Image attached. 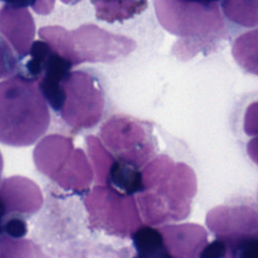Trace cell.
Wrapping results in <instances>:
<instances>
[{"instance_id":"9c48e42d","label":"cell","mask_w":258,"mask_h":258,"mask_svg":"<svg viewBox=\"0 0 258 258\" xmlns=\"http://www.w3.org/2000/svg\"><path fill=\"white\" fill-rule=\"evenodd\" d=\"M206 222L217 238L232 242L256 234L258 212L249 205H224L212 209Z\"/></svg>"},{"instance_id":"83f0119b","label":"cell","mask_w":258,"mask_h":258,"mask_svg":"<svg viewBox=\"0 0 258 258\" xmlns=\"http://www.w3.org/2000/svg\"><path fill=\"white\" fill-rule=\"evenodd\" d=\"M2 169H3V157L0 152V181H1V175H2Z\"/></svg>"},{"instance_id":"52a82bcc","label":"cell","mask_w":258,"mask_h":258,"mask_svg":"<svg viewBox=\"0 0 258 258\" xmlns=\"http://www.w3.org/2000/svg\"><path fill=\"white\" fill-rule=\"evenodd\" d=\"M76 64L110 62L134 50V40L114 34L94 24H84L70 31Z\"/></svg>"},{"instance_id":"2e32d148","label":"cell","mask_w":258,"mask_h":258,"mask_svg":"<svg viewBox=\"0 0 258 258\" xmlns=\"http://www.w3.org/2000/svg\"><path fill=\"white\" fill-rule=\"evenodd\" d=\"M232 54L245 72L258 76V27L235 39Z\"/></svg>"},{"instance_id":"f1b7e54d","label":"cell","mask_w":258,"mask_h":258,"mask_svg":"<svg viewBox=\"0 0 258 258\" xmlns=\"http://www.w3.org/2000/svg\"><path fill=\"white\" fill-rule=\"evenodd\" d=\"M199 1H204V2H219V0H199Z\"/></svg>"},{"instance_id":"e0dca14e","label":"cell","mask_w":258,"mask_h":258,"mask_svg":"<svg viewBox=\"0 0 258 258\" xmlns=\"http://www.w3.org/2000/svg\"><path fill=\"white\" fill-rule=\"evenodd\" d=\"M109 185L127 195L139 192L142 188V174L140 168L115 158L109 172Z\"/></svg>"},{"instance_id":"3957f363","label":"cell","mask_w":258,"mask_h":258,"mask_svg":"<svg viewBox=\"0 0 258 258\" xmlns=\"http://www.w3.org/2000/svg\"><path fill=\"white\" fill-rule=\"evenodd\" d=\"M154 8L161 26L182 38L174 53L192 57L209 43L223 37L225 23L219 2L198 0H154Z\"/></svg>"},{"instance_id":"9a60e30c","label":"cell","mask_w":258,"mask_h":258,"mask_svg":"<svg viewBox=\"0 0 258 258\" xmlns=\"http://www.w3.org/2000/svg\"><path fill=\"white\" fill-rule=\"evenodd\" d=\"M98 19L123 21L141 13L147 8V0H91Z\"/></svg>"},{"instance_id":"d4e9b609","label":"cell","mask_w":258,"mask_h":258,"mask_svg":"<svg viewBox=\"0 0 258 258\" xmlns=\"http://www.w3.org/2000/svg\"><path fill=\"white\" fill-rule=\"evenodd\" d=\"M55 0H33V3L31 5L34 12L41 15H46L51 12ZM63 3L67 4H76L81 0H60Z\"/></svg>"},{"instance_id":"277c9868","label":"cell","mask_w":258,"mask_h":258,"mask_svg":"<svg viewBox=\"0 0 258 258\" xmlns=\"http://www.w3.org/2000/svg\"><path fill=\"white\" fill-rule=\"evenodd\" d=\"M90 224L110 235L131 237L141 226V216L133 195L109 184L96 185L85 198Z\"/></svg>"},{"instance_id":"ac0fdd59","label":"cell","mask_w":258,"mask_h":258,"mask_svg":"<svg viewBox=\"0 0 258 258\" xmlns=\"http://www.w3.org/2000/svg\"><path fill=\"white\" fill-rule=\"evenodd\" d=\"M131 237L138 256L169 257L160 230L151 226H140Z\"/></svg>"},{"instance_id":"5bb4252c","label":"cell","mask_w":258,"mask_h":258,"mask_svg":"<svg viewBox=\"0 0 258 258\" xmlns=\"http://www.w3.org/2000/svg\"><path fill=\"white\" fill-rule=\"evenodd\" d=\"M93 176L94 173L85 152L81 148H75L53 180L61 188L80 194L90 186Z\"/></svg>"},{"instance_id":"44dd1931","label":"cell","mask_w":258,"mask_h":258,"mask_svg":"<svg viewBox=\"0 0 258 258\" xmlns=\"http://www.w3.org/2000/svg\"><path fill=\"white\" fill-rule=\"evenodd\" d=\"M34 245L30 241L20 240V238L0 237V257L10 256H31Z\"/></svg>"},{"instance_id":"ba28073f","label":"cell","mask_w":258,"mask_h":258,"mask_svg":"<svg viewBox=\"0 0 258 258\" xmlns=\"http://www.w3.org/2000/svg\"><path fill=\"white\" fill-rule=\"evenodd\" d=\"M29 54L28 73L36 80L49 106L58 112L62 102L61 84L74 67L42 39L32 42Z\"/></svg>"},{"instance_id":"7c38bea8","label":"cell","mask_w":258,"mask_h":258,"mask_svg":"<svg viewBox=\"0 0 258 258\" xmlns=\"http://www.w3.org/2000/svg\"><path fill=\"white\" fill-rule=\"evenodd\" d=\"M169 257L200 256L208 244V234L200 225H168L160 229Z\"/></svg>"},{"instance_id":"f546056e","label":"cell","mask_w":258,"mask_h":258,"mask_svg":"<svg viewBox=\"0 0 258 258\" xmlns=\"http://www.w3.org/2000/svg\"><path fill=\"white\" fill-rule=\"evenodd\" d=\"M256 233H257V234H258V228H257V232H256Z\"/></svg>"},{"instance_id":"8fae6325","label":"cell","mask_w":258,"mask_h":258,"mask_svg":"<svg viewBox=\"0 0 258 258\" xmlns=\"http://www.w3.org/2000/svg\"><path fill=\"white\" fill-rule=\"evenodd\" d=\"M0 33L20 58L27 56L35 35L34 20L27 7L4 5L0 9Z\"/></svg>"},{"instance_id":"8992f818","label":"cell","mask_w":258,"mask_h":258,"mask_svg":"<svg viewBox=\"0 0 258 258\" xmlns=\"http://www.w3.org/2000/svg\"><path fill=\"white\" fill-rule=\"evenodd\" d=\"M105 145L117 159L138 168L147 163L154 153L152 138L143 124L126 116H113L101 128Z\"/></svg>"},{"instance_id":"30bf717a","label":"cell","mask_w":258,"mask_h":258,"mask_svg":"<svg viewBox=\"0 0 258 258\" xmlns=\"http://www.w3.org/2000/svg\"><path fill=\"white\" fill-rule=\"evenodd\" d=\"M42 204L40 188L25 176L13 175L0 183V207L5 216L32 215L40 210Z\"/></svg>"},{"instance_id":"5b68a950","label":"cell","mask_w":258,"mask_h":258,"mask_svg":"<svg viewBox=\"0 0 258 258\" xmlns=\"http://www.w3.org/2000/svg\"><path fill=\"white\" fill-rule=\"evenodd\" d=\"M62 102L59 114L75 130L97 125L104 112V93L97 80L83 71L71 72L61 84Z\"/></svg>"},{"instance_id":"4316f807","label":"cell","mask_w":258,"mask_h":258,"mask_svg":"<svg viewBox=\"0 0 258 258\" xmlns=\"http://www.w3.org/2000/svg\"><path fill=\"white\" fill-rule=\"evenodd\" d=\"M8 5H12L15 7H27L31 6L33 0H2Z\"/></svg>"},{"instance_id":"7402d4cb","label":"cell","mask_w":258,"mask_h":258,"mask_svg":"<svg viewBox=\"0 0 258 258\" xmlns=\"http://www.w3.org/2000/svg\"><path fill=\"white\" fill-rule=\"evenodd\" d=\"M17 68L16 55L2 36H0V80L9 78Z\"/></svg>"},{"instance_id":"484cf974","label":"cell","mask_w":258,"mask_h":258,"mask_svg":"<svg viewBox=\"0 0 258 258\" xmlns=\"http://www.w3.org/2000/svg\"><path fill=\"white\" fill-rule=\"evenodd\" d=\"M247 153L250 159L258 165V135L254 136L247 144Z\"/></svg>"},{"instance_id":"4fadbf2b","label":"cell","mask_w":258,"mask_h":258,"mask_svg":"<svg viewBox=\"0 0 258 258\" xmlns=\"http://www.w3.org/2000/svg\"><path fill=\"white\" fill-rule=\"evenodd\" d=\"M72 138L49 134L42 138L33 150V161L39 172L50 179L56 176L74 151Z\"/></svg>"},{"instance_id":"cb8c5ba5","label":"cell","mask_w":258,"mask_h":258,"mask_svg":"<svg viewBox=\"0 0 258 258\" xmlns=\"http://www.w3.org/2000/svg\"><path fill=\"white\" fill-rule=\"evenodd\" d=\"M3 232H6L8 236L13 238H22L27 232L26 223L20 218L12 217L4 222Z\"/></svg>"},{"instance_id":"6da1fadb","label":"cell","mask_w":258,"mask_h":258,"mask_svg":"<svg viewBox=\"0 0 258 258\" xmlns=\"http://www.w3.org/2000/svg\"><path fill=\"white\" fill-rule=\"evenodd\" d=\"M141 174L137 206L145 224L162 225L188 216L197 192L196 174L188 165L160 154L145 164Z\"/></svg>"},{"instance_id":"d6986e66","label":"cell","mask_w":258,"mask_h":258,"mask_svg":"<svg viewBox=\"0 0 258 258\" xmlns=\"http://www.w3.org/2000/svg\"><path fill=\"white\" fill-rule=\"evenodd\" d=\"M225 16L244 27L258 25V0H221Z\"/></svg>"},{"instance_id":"ffe728a7","label":"cell","mask_w":258,"mask_h":258,"mask_svg":"<svg viewBox=\"0 0 258 258\" xmlns=\"http://www.w3.org/2000/svg\"><path fill=\"white\" fill-rule=\"evenodd\" d=\"M86 142L89 156L95 170V180L98 184L105 185L108 183L109 172L115 158L96 136H88Z\"/></svg>"},{"instance_id":"7a4b0ae2","label":"cell","mask_w":258,"mask_h":258,"mask_svg":"<svg viewBox=\"0 0 258 258\" xmlns=\"http://www.w3.org/2000/svg\"><path fill=\"white\" fill-rule=\"evenodd\" d=\"M50 113L33 78L13 75L0 82V143L29 146L47 130Z\"/></svg>"},{"instance_id":"603a6c76","label":"cell","mask_w":258,"mask_h":258,"mask_svg":"<svg viewBox=\"0 0 258 258\" xmlns=\"http://www.w3.org/2000/svg\"><path fill=\"white\" fill-rule=\"evenodd\" d=\"M244 131L249 136L258 135V101L251 103L244 115Z\"/></svg>"}]
</instances>
